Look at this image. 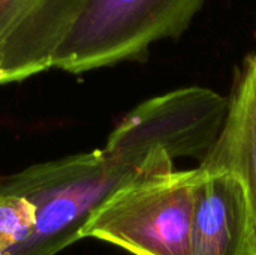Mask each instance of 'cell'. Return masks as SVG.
Listing matches in <instances>:
<instances>
[{"label":"cell","instance_id":"ba28073f","mask_svg":"<svg viewBox=\"0 0 256 255\" xmlns=\"http://www.w3.org/2000/svg\"><path fill=\"white\" fill-rule=\"evenodd\" d=\"M34 209L18 194L0 189V255H8L30 239Z\"/></svg>","mask_w":256,"mask_h":255},{"label":"cell","instance_id":"3957f363","mask_svg":"<svg viewBox=\"0 0 256 255\" xmlns=\"http://www.w3.org/2000/svg\"><path fill=\"white\" fill-rule=\"evenodd\" d=\"M204 0H88L60 47L54 68L82 74L142 60L162 39L180 36Z\"/></svg>","mask_w":256,"mask_h":255},{"label":"cell","instance_id":"5b68a950","mask_svg":"<svg viewBox=\"0 0 256 255\" xmlns=\"http://www.w3.org/2000/svg\"><path fill=\"white\" fill-rule=\"evenodd\" d=\"M88 0H0V84L54 68Z\"/></svg>","mask_w":256,"mask_h":255},{"label":"cell","instance_id":"277c9868","mask_svg":"<svg viewBox=\"0 0 256 255\" xmlns=\"http://www.w3.org/2000/svg\"><path fill=\"white\" fill-rule=\"evenodd\" d=\"M228 111L230 101L210 89H178L134 108L111 132L105 149L135 164L158 153L202 162L216 146Z\"/></svg>","mask_w":256,"mask_h":255},{"label":"cell","instance_id":"8992f818","mask_svg":"<svg viewBox=\"0 0 256 255\" xmlns=\"http://www.w3.org/2000/svg\"><path fill=\"white\" fill-rule=\"evenodd\" d=\"M198 170L190 255H256L252 215L238 177L208 162Z\"/></svg>","mask_w":256,"mask_h":255},{"label":"cell","instance_id":"7a4b0ae2","mask_svg":"<svg viewBox=\"0 0 256 255\" xmlns=\"http://www.w3.org/2000/svg\"><path fill=\"white\" fill-rule=\"evenodd\" d=\"M198 167L152 173L117 191L88 219L82 237L134 255H190Z\"/></svg>","mask_w":256,"mask_h":255},{"label":"cell","instance_id":"6da1fadb","mask_svg":"<svg viewBox=\"0 0 256 255\" xmlns=\"http://www.w3.org/2000/svg\"><path fill=\"white\" fill-rule=\"evenodd\" d=\"M172 167L165 153L135 164L102 147L36 164L2 179L0 189L21 195L34 209L30 239L8 255L58 254L81 239L84 225L117 191Z\"/></svg>","mask_w":256,"mask_h":255},{"label":"cell","instance_id":"52a82bcc","mask_svg":"<svg viewBox=\"0 0 256 255\" xmlns=\"http://www.w3.org/2000/svg\"><path fill=\"white\" fill-rule=\"evenodd\" d=\"M232 171L249 203L256 237V54L249 57L242 74L224 131L202 161Z\"/></svg>","mask_w":256,"mask_h":255}]
</instances>
